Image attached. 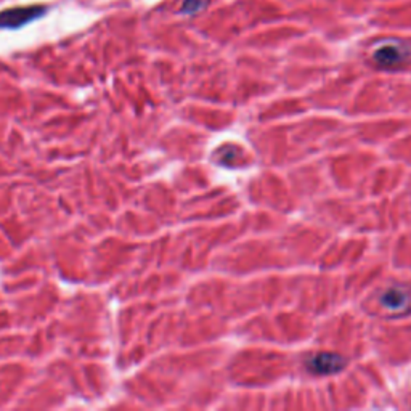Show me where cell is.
Here are the masks:
<instances>
[{
	"mask_svg": "<svg viewBox=\"0 0 411 411\" xmlns=\"http://www.w3.org/2000/svg\"><path fill=\"white\" fill-rule=\"evenodd\" d=\"M408 58L410 50L398 42H385L373 53L374 63L384 70H395V67L407 63Z\"/></svg>",
	"mask_w": 411,
	"mask_h": 411,
	"instance_id": "obj_2",
	"label": "cell"
},
{
	"mask_svg": "<svg viewBox=\"0 0 411 411\" xmlns=\"http://www.w3.org/2000/svg\"><path fill=\"white\" fill-rule=\"evenodd\" d=\"M207 5V0H183L180 11L185 15H193L198 13L199 10H202Z\"/></svg>",
	"mask_w": 411,
	"mask_h": 411,
	"instance_id": "obj_5",
	"label": "cell"
},
{
	"mask_svg": "<svg viewBox=\"0 0 411 411\" xmlns=\"http://www.w3.org/2000/svg\"><path fill=\"white\" fill-rule=\"evenodd\" d=\"M307 368L312 374H320V376H329L336 374L346 368V358L339 354L333 352H320L314 355L307 363Z\"/></svg>",
	"mask_w": 411,
	"mask_h": 411,
	"instance_id": "obj_3",
	"label": "cell"
},
{
	"mask_svg": "<svg viewBox=\"0 0 411 411\" xmlns=\"http://www.w3.org/2000/svg\"><path fill=\"white\" fill-rule=\"evenodd\" d=\"M381 305L390 314H403L411 305V292L402 286H394L385 290L381 296Z\"/></svg>",
	"mask_w": 411,
	"mask_h": 411,
	"instance_id": "obj_4",
	"label": "cell"
},
{
	"mask_svg": "<svg viewBox=\"0 0 411 411\" xmlns=\"http://www.w3.org/2000/svg\"><path fill=\"white\" fill-rule=\"evenodd\" d=\"M47 13L44 5H26L0 11V29H20Z\"/></svg>",
	"mask_w": 411,
	"mask_h": 411,
	"instance_id": "obj_1",
	"label": "cell"
}]
</instances>
